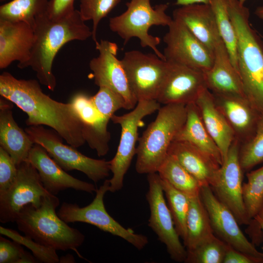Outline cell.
Returning a JSON list of instances; mask_svg holds the SVG:
<instances>
[{"instance_id":"1","label":"cell","mask_w":263,"mask_h":263,"mask_svg":"<svg viewBox=\"0 0 263 263\" xmlns=\"http://www.w3.org/2000/svg\"><path fill=\"white\" fill-rule=\"evenodd\" d=\"M0 94L27 114V125L49 126L75 148L86 142L82 122L73 105L52 99L38 80L19 79L4 72L0 75Z\"/></svg>"},{"instance_id":"2","label":"cell","mask_w":263,"mask_h":263,"mask_svg":"<svg viewBox=\"0 0 263 263\" xmlns=\"http://www.w3.org/2000/svg\"><path fill=\"white\" fill-rule=\"evenodd\" d=\"M85 22L76 9L61 19H52L46 13L35 20L34 42L24 68L30 67L39 83L52 91L56 84L53 64L59 50L67 42L85 41L92 37V30Z\"/></svg>"},{"instance_id":"3","label":"cell","mask_w":263,"mask_h":263,"mask_svg":"<svg viewBox=\"0 0 263 263\" xmlns=\"http://www.w3.org/2000/svg\"><path fill=\"white\" fill-rule=\"evenodd\" d=\"M237 37L238 70L245 97L263 114V39L252 27L248 8L239 0H227Z\"/></svg>"},{"instance_id":"4","label":"cell","mask_w":263,"mask_h":263,"mask_svg":"<svg viewBox=\"0 0 263 263\" xmlns=\"http://www.w3.org/2000/svg\"><path fill=\"white\" fill-rule=\"evenodd\" d=\"M60 201L56 195H45L39 207L24 206L15 221L19 230L37 243L56 250H73L80 256L77 248L84 242L85 236L70 226L56 212Z\"/></svg>"},{"instance_id":"5","label":"cell","mask_w":263,"mask_h":263,"mask_svg":"<svg viewBox=\"0 0 263 263\" xmlns=\"http://www.w3.org/2000/svg\"><path fill=\"white\" fill-rule=\"evenodd\" d=\"M187 118L186 105H164L142 136L136 150L135 169L139 174L157 172L168 150Z\"/></svg>"},{"instance_id":"6","label":"cell","mask_w":263,"mask_h":263,"mask_svg":"<svg viewBox=\"0 0 263 263\" xmlns=\"http://www.w3.org/2000/svg\"><path fill=\"white\" fill-rule=\"evenodd\" d=\"M126 10L109 19V27L127 43L133 38H138L142 47L150 48L158 57L165 60L157 48L161 42L158 37L149 33L152 26H169L173 18L167 14L168 3L152 7L150 0H130L126 3Z\"/></svg>"},{"instance_id":"7","label":"cell","mask_w":263,"mask_h":263,"mask_svg":"<svg viewBox=\"0 0 263 263\" xmlns=\"http://www.w3.org/2000/svg\"><path fill=\"white\" fill-rule=\"evenodd\" d=\"M110 180L106 179L97 189L93 201L88 205L80 207L76 204L63 202L57 214L67 223L81 222L93 225L100 230L119 237L138 250L142 249L148 243V238L135 233L132 229L126 228L115 221L107 211L104 197L109 191Z\"/></svg>"},{"instance_id":"8","label":"cell","mask_w":263,"mask_h":263,"mask_svg":"<svg viewBox=\"0 0 263 263\" xmlns=\"http://www.w3.org/2000/svg\"><path fill=\"white\" fill-rule=\"evenodd\" d=\"M34 143L41 146L50 157L65 171L77 170L95 183L110 175V161L86 156L75 148L63 144L59 135L41 126L25 129Z\"/></svg>"},{"instance_id":"9","label":"cell","mask_w":263,"mask_h":263,"mask_svg":"<svg viewBox=\"0 0 263 263\" xmlns=\"http://www.w3.org/2000/svg\"><path fill=\"white\" fill-rule=\"evenodd\" d=\"M156 100L138 101L132 110L122 115L113 114L111 120L120 125L121 137L117 151L110 161L113 176L110 179L109 191L114 192L123 187L125 175L132 158L136 154L135 144L138 140V129L142 119L161 108Z\"/></svg>"},{"instance_id":"10","label":"cell","mask_w":263,"mask_h":263,"mask_svg":"<svg viewBox=\"0 0 263 263\" xmlns=\"http://www.w3.org/2000/svg\"><path fill=\"white\" fill-rule=\"evenodd\" d=\"M121 60L137 101L156 100L169 70V62L154 53L137 50L125 52Z\"/></svg>"},{"instance_id":"11","label":"cell","mask_w":263,"mask_h":263,"mask_svg":"<svg viewBox=\"0 0 263 263\" xmlns=\"http://www.w3.org/2000/svg\"><path fill=\"white\" fill-rule=\"evenodd\" d=\"M163 38V53L168 62L185 65L204 73L209 70L214 54L201 42L180 20L173 18Z\"/></svg>"},{"instance_id":"12","label":"cell","mask_w":263,"mask_h":263,"mask_svg":"<svg viewBox=\"0 0 263 263\" xmlns=\"http://www.w3.org/2000/svg\"><path fill=\"white\" fill-rule=\"evenodd\" d=\"M17 178L12 186L0 194V222H15L21 209L32 204L39 207L50 193L44 188L36 169L27 160L17 166Z\"/></svg>"},{"instance_id":"13","label":"cell","mask_w":263,"mask_h":263,"mask_svg":"<svg viewBox=\"0 0 263 263\" xmlns=\"http://www.w3.org/2000/svg\"><path fill=\"white\" fill-rule=\"evenodd\" d=\"M149 190L146 194L150 216L149 226L163 243L170 258L177 262H185L187 251L180 240L173 220L164 198L160 177L157 172L147 174Z\"/></svg>"},{"instance_id":"14","label":"cell","mask_w":263,"mask_h":263,"mask_svg":"<svg viewBox=\"0 0 263 263\" xmlns=\"http://www.w3.org/2000/svg\"><path fill=\"white\" fill-rule=\"evenodd\" d=\"M240 143L235 139L210 187L216 197L233 213L240 225L250 221L245 209L242 193L244 171L239 160Z\"/></svg>"},{"instance_id":"15","label":"cell","mask_w":263,"mask_h":263,"mask_svg":"<svg viewBox=\"0 0 263 263\" xmlns=\"http://www.w3.org/2000/svg\"><path fill=\"white\" fill-rule=\"evenodd\" d=\"M200 197L208 213L214 234L233 248L263 263V253L245 237L236 217L215 195L209 186L201 187Z\"/></svg>"},{"instance_id":"16","label":"cell","mask_w":263,"mask_h":263,"mask_svg":"<svg viewBox=\"0 0 263 263\" xmlns=\"http://www.w3.org/2000/svg\"><path fill=\"white\" fill-rule=\"evenodd\" d=\"M95 44L98 55L89 63L95 84L117 92L125 100V109H133L138 101L131 89L121 60L117 58V44L103 39Z\"/></svg>"},{"instance_id":"17","label":"cell","mask_w":263,"mask_h":263,"mask_svg":"<svg viewBox=\"0 0 263 263\" xmlns=\"http://www.w3.org/2000/svg\"><path fill=\"white\" fill-rule=\"evenodd\" d=\"M169 63V70L156 100L164 105L195 103L201 91L207 88L204 73L185 65Z\"/></svg>"},{"instance_id":"18","label":"cell","mask_w":263,"mask_h":263,"mask_svg":"<svg viewBox=\"0 0 263 263\" xmlns=\"http://www.w3.org/2000/svg\"><path fill=\"white\" fill-rule=\"evenodd\" d=\"M35 39L33 26L25 21L0 19V69L13 62L24 68L29 60Z\"/></svg>"},{"instance_id":"19","label":"cell","mask_w":263,"mask_h":263,"mask_svg":"<svg viewBox=\"0 0 263 263\" xmlns=\"http://www.w3.org/2000/svg\"><path fill=\"white\" fill-rule=\"evenodd\" d=\"M27 161L36 169L45 189L56 195L68 188L90 193L97 188L91 183L74 177L62 169L41 146L35 143L31 149Z\"/></svg>"},{"instance_id":"20","label":"cell","mask_w":263,"mask_h":263,"mask_svg":"<svg viewBox=\"0 0 263 263\" xmlns=\"http://www.w3.org/2000/svg\"><path fill=\"white\" fill-rule=\"evenodd\" d=\"M216 104L240 144L254 134L260 113L244 96L214 94Z\"/></svg>"},{"instance_id":"21","label":"cell","mask_w":263,"mask_h":263,"mask_svg":"<svg viewBox=\"0 0 263 263\" xmlns=\"http://www.w3.org/2000/svg\"><path fill=\"white\" fill-rule=\"evenodd\" d=\"M73 105L82 124L83 137L91 148L96 150L98 156L109 151L110 133L107 130L109 120L104 118L93 104L91 97L83 93L72 99Z\"/></svg>"},{"instance_id":"22","label":"cell","mask_w":263,"mask_h":263,"mask_svg":"<svg viewBox=\"0 0 263 263\" xmlns=\"http://www.w3.org/2000/svg\"><path fill=\"white\" fill-rule=\"evenodd\" d=\"M204 75L206 86L213 94L245 97L240 75L222 38L214 49L213 65Z\"/></svg>"},{"instance_id":"23","label":"cell","mask_w":263,"mask_h":263,"mask_svg":"<svg viewBox=\"0 0 263 263\" xmlns=\"http://www.w3.org/2000/svg\"><path fill=\"white\" fill-rule=\"evenodd\" d=\"M173 18L182 21L214 54L215 46L222 38L209 4L197 3L181 6L173 11Z\"/></svg>"},{"instance_id":"24","label":"cell","mask_w":263,"mask_h":263,"mask_svg":"<svg viewBox=\"0 0 263 263\" xmlns=\"http://www.w3.org/2000/svg\"><path fill=\"white\" fill-rule=\"evenodd\" d=\"M194 103L205 127L219 148L224 161L236 139L233 131L218 108L213 94L207 88L201 91Z\"/></svg>"},{"instance_id":"25","label":"cell","mask_w":263,"mask_h":263,"mask_svg":"<svg viewBox=\"0 0 263 263\" xmlns=\"http://www.w3.org/2000/svg\"><path fill=\"white\" fill-rule=\"evenodd\" d=\"M13 103L0 98V145L11 156L17 166L27 160L35 144L28 134L14 119Z\"/></svg>"},{"instance_id":"26","label":"cell","mask_w":263,"mask_h":263,"mask_svg":"<svg viewBox=\"0 0 263 263\" xmlns=\"http://www.w3.org/2000/svg\"><path fill=\"white\" fill-rule=\"evenodd\" d=\"M168 154L195 178L202 187L210 186L220 166L205 153L185 141H173Z\"/></svg>"},{"instance_id":"27","label":"cell","mask_w":263,"mask_h":263,"mask_svg":"<svg viewBox=\"0 0 263 263\" xmlns=\"http://www.w3.org/2000/svg\"><path fill=\"white\" fill-rule=\"evenodd\" d=\"M186 107V122L174 141L190 143L221 166L223 161L221 151L205 127L196 105L192 103Z\"/></svg>"},{"instance_id":"28","label":"cell","mask_w":263,"mask_h":263,"mask_svg":"<svg viewBox=\"0 0 263 263\" xmlns=\"http://www.w3.org/2000/svg\"><path fill=\"white\" fill-rule=\"evenodd\" d=\"M187 250L214 235L207 210L200 196L190 197L187 219Z\"/></svg>"},{"instance_id":"29","label":"cell","mask_w":263,"mask_h":263,"mask_svg":"<svg viewBox=\"0 0 263 263\" xmlns=\"http://www.w3.org/2000/svg\"><path fill=\"white\" fill-rule=\"evenodd\" d=\"M157 173L173 187L189 197L200 195L201 185L173 157L168 154Z\"/></svg>"},{"instance_id":"30","label":"cell","mask_w":263,"mask_h":263,"mask_svg":"<svg viewBox=\"0 0 263 263\" xmlns=\"http://www.w3.org/2000/svg\"><path fill=\"white\" fill-rule=\"evenodd\" d=\"M50 0H11L0 6V19L26 22L33 26L36 18L47 13Z\"/></svg>"},{"instance_id":"31","label":"cell","mask_w":263,"mask_h":263,"mask_svg":"<svg viewBox=\"0 0 263 263\" xmlns=\"http://www.w3.org/2000/svg\"><path fill=\"white\" fill-rule=\"evenodd\" d=\"M162 189L168 201L176 230L184 243L187 239V219L190 197L160 177Z\"/></svg>"},{"instance_id":"32","label":"cell","mask_w":263,"mask_h":263,"mask_svg":"<svg viewBox=\"0 0 263 263\" xmlns=\"http://www.w3.org/2000/svg\"><path fill=\"white\" fill-rule=\"evenodd\" d=\"M209 4L214 14L220 36L227 48L231 63L239 73L237 37L229 14L227 0H210Z\"/></svg>"},{"instance_id":"33","label":"cell","mask_w":263,"mask_h":263,"mask_svg":"<svg viewBox=\"0 0 263 263\" xmlns=\"http://www.w3.org/2000/svg\"><path fill=\"white\" fill-rule=\"evenodd\" d=\"M247 181L243 183L242 193L244 206L251 221L263 206V166L246 172Z\"/></svg>"},{"instance_id":"34","label":"cell","mask_w":263,"mask_h":263,"mask_svg":"<svg viewBox=\"0 0 263 263\" xmlns=\"http://www.w3.org/2000/svg\"><path fill=\"white\" fill-rule=\"evenodd\" d=\"M229 245L214 235L193 249L187 250L185 263H223Z\"/></svg>"},{"instance_id":"35","label":"cell","mask_w":263,"mask_h":263,"mask_svg":"<svg viewBox=\"0 0 263 263\" xmlns=\"http://www.w3.org/2000/svg\"><path fill=\"white\" fill-rule=\"evenodd\" d=\"M239 160L244 172L263 163V114H261L254 135L240 144Z\"/></svg>"},{"instance_id":"36","label":"cell","mask_w":263,"mask_h":263,"mask_svg":"<svg viewBox=\"0 0 263 263\" xmlns=\"http://www.w3.org/2000/svg\"><path fill=\"white\" fill-rule=\"evenodd\" d=\"M80 15L85 21L93 22L92 38L95 43L97 27L100 21L105 18L120 2L121 0H78Z\"/></svg>"},{"instance_id":"37","label":"cell","mask_w":263,"mask_h":263,"mask_svg":"<svg viewBox=\"0 0 263 263\" xmlns=\"http://www.w3.org/2000/svg\"><path fill=\"white\" fill-rule=\"evenodd\" d=\"M0 233L21 245H23L29 249L38 261L45 263H57L59 262L56 250L45 246L31 238L22 236L16 231L12 229L0 226Z\"/></svg>"},{"instance_id":"38","label":"cell","mask_w":263,"mask_h":263,"mask_svg":"<svg viewBox=\"0 0 263 263\" xmlns=\"http://www.w3.org/2000/svg\"><path fill=\"white\" fill-rule=\"evenodd\" d=\"M99 88L97 93L91 96V100L102 116L110 120L116 111L126 109L125 102L120 94L112 89L105 86Z\"/></svg>"},{"instance_id":"39","label":"cell","mask_w":263,"mask_h":263,"mask_svg":"<svg viewBox=\"0 0 263 263\" xmlns=\"http://www.w3.org/2000/svg\"><path fill=\"white\" fill-rule=\"evenodd\" d=\"M22 245L0 237V263H35L36 258L24 250Z\"/></svg>"},{"instance_id":"40","label":"cell","mask_w":263,"mask_h":263,"mask_svg":"<svg viewBox=\"0 0 263 263\" xmlns=\"http://www.w3.org/2000/svg\"><path fill=\"white\" fill-rule=\"evenodd\" d=\"M17 173V166L9 153L0 146V194L12 186Z\"/></svg>"},{"instance_id":"41","label":"cell","mask_w":263,"mask_h":263,"mask_svg":"<svg viewBox=\"0 0 263 263\" xmlns=\"http://www.w3.org/2000/svg\"><path fill=\"white\" fill-rule=\"evenodd\" d=\"M75 0H50L47 14L52 19H59L72 14L75 10Z\"/></svg>"},{"instance_id":"42","label":"cell","mask_w":263,"mask_h":263,"mask_svg":"<svg viewBox=\"0 0 263 263\" xmlns=\"http://www.w3.org/2000/svg\"><path fill=\"white\" fill-rule=\"evenodd\" d=\"M223 263H260V262L253 257L229 245Z\"/></svg>"},{"instance_id":"43","label":"cell","mask_w":263,"mask_h":263,"mask_svg":"<svg viewBox=\"0 0 263 263\" xmlns=\"http://www.w3.org/2000/svg\"><path fill=\"white\" fill-rule=\"evenodd\" d=\"M209 1L210 0H176L175 4L183 6L197 3L209 4Z\"/></svg>"},{"instance_id":"44","label":"cell","mask_w":263,"mask_h":263,"mask_svg":"<svg viewBox=\"0 0 263 263\" xmlns=\"http://www.w3.org/2000/svg\"><path fill=\"white\" fill-rule=\"evenodd\" d=\"M75 260L72 255L67 254L65 256L61 257L59 258V263H75Z\"/></svg>"},{"instance_id":"45","label":"cell","mask_w":263,"mask_h":263,"mask_svg":"<svg viewBox=\"0 0 263 263\" xmlns=\"http://www.w3.org/2000/svg\"><path fill=\"white\" fill-rule=\"evenodd\" d=\"M255 14L259 18L263 19V6L258 7L255 10Z\"/></svg>"},{"instance_id":"46","label":"cell","mask_w":263,"mask_h":263,"mask_svg":"<svg viewBox=\"0 0 263 263\" xmlns=\"http://www.w3.org/2000/svg\"><path fill=\"white\" fill-rule=\"evenodd\" d=\"M263 220V206L258 214L250 221H257Z\"/></svg>"},{"instance_id":"47","label":"cell","mask_w":263,"mask_h":263,"mask_svg":"<svg viewBox=\"0 0 263 263\" xmlns=\"http://www.w3.org/2000/svg\"><path fill=\"white\" fill-rule=\"evenodd\" d=\"M246 0H239L240 3L242 5H244V3Z\"/></svg>"},{"instance_id":"48","label":"cell","mask_w":263,"mask_h":263,"mask_svg":"<svg viewBox=\"0 0 263 263\" xmlns=\"http://www.w3.org/2000/svg\"><path fill=\"white\" fill-rule=\"evenodd\" d=\"M6 0H0V2H4V1H6Z\"/></svg>"}]
</instances>
